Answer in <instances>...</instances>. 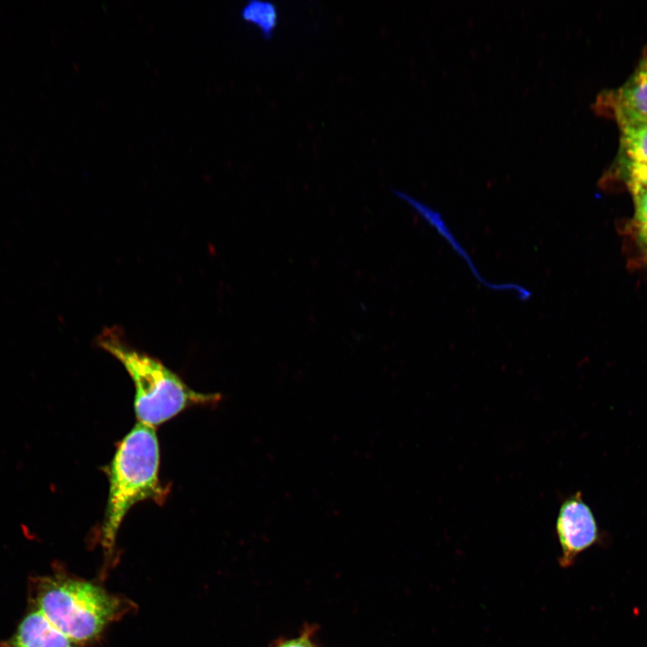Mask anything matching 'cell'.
<instances>
[{"instance_id":"6da1fadb","label":"cell","mask_w":647,"mask_h":647,"mask_svg":"<svg viewBox=\"0 0 647 647\" xmlns=\"http://www.w3.org/2000/svg\"><path fill=\"white\" fill-rule=\"evenodd\" d=\"M159 456L155 429L139 422L118 446L108 468V501L100 536L108 554H111L121 522L134 504L164 501L166 489L158 476Z\"/></svg>"},{"instance_id":"7a4b0ae2","label":"cell","mask_w":647,"mask_h":647,"mask_svg":"<svg viewBox=\"0 0 647 647\" xmlns=\"http://www.w3.org/2000/svg\"><path fill=\"white\" fill-rule=\"evenodd\" d=\"M32 584L33 608L76 644L96 638L127 610L122 598L70 575L38 577Z\"/></svg>"},{"instance_id":"3957f363","label":"cell","mask_w":647,"mask_h":647,"mask_svg":"<svg viewBox=\"0 0 647 647\" xmlns=\"http://www.w3.org/2000/svg\"><path fill=\"white\" fill-rule=\"evenodd\" d=\"M99 341L124 366L133 380L134 409L139 423L154 428L186 408L219 399L218 394L192 390L158 359L128 345L114 330L103 332Z\"/></svg>"},{"instance_id":"277c9868","label":"cell","mask_w":647,"mask_h":647,"mask_svg":"<svg viewBox=\"0 0 647 647\" xmlns=\"http://www.w3.org/2000/svg\"><path fill=\"white\" fill-rule=\"evenodd\" d=\"M562 568L571 567L578 555L596 543L598 528L591 509L577 492L562 501L555 519Z\"/></svg>"},{"instance_id":"5b68a950","label":"cell","mask_w":647,"mask_h":647,"mask_svg":"<svg viewBox=\"0 0 647 647\" xmlns=\"http://www.w3.org/2000/svg\"><path fill=\"white\" fill-rule=\"evenodd\" d=\"M613 111L619 126L647 122V58L613 93Z\"/></svg>"},{"instance_id":"8992f818","label":"cell","mask_w":647,"mask_h":647,"mask_svg":"<svg viewBox=\"0 0 647 647\" xmlns=\"http://www.w3.org/2000/svg\"><path fill=\"white\" fill-rule=\"evenodd\" d=\"M77 644L57 629L39 610L25 615L14 634L1 647H76Z\"/></svg>"},{"instance_id":"52a82bcc","label":"cell","mask_w":647,"mask_h":647,"mask_svg":"<svg viewBox=\"0 0 647 647\" xmlns=\"http://www.w3.org/2000/svg\"><path fill=\"white\" fill-rule=\"evenodd\" d=\"M240 16L266 40L274 36L279 22V8L274 3L265 0L246 2L240 10Z\"/></svg>"},{"instance_id":"ba28073f","label":"cell","mask_w":647,"mask_h":647,"mask_svg":"<svg viewBox=\"0 0 647 647\" xmlns=\"http://www.w3.org/2000/svg\"><path fill=\"white\" fill-rule=\"evenodd\" d=\"M625 158L647 162V122L620 125Z\"/></svg>"},{"instance_id":"9c48e42d","label":"cell","mask_w":647,"mask_h":647,"mask_svg":"<svg viewBox=\"0 0 647 647\" xmlns=\"http://www.w3.org/2000/svg\"><path fill=\"white\" fill-rule=\"evenodd\" d=\"M623 165L628 187L647 189V162L625 158Z\"/></svg>"},{"instance_id":"30bf717a","label":"cell","mask_w":647,"mask_h":647,"mask_svg":"<svg viewBox=\"0 0 647 647\" xmlns=\"http://www.w3.org/2000/svg\"><path fill=\"white\" fill-rule=\"evenodd\" d=\"M634 204L635 226L647 229V189L629 187Z\"/></svg>"},{"instance_id":"8fae6325","label":"cell","mask_w":647,"mask_h":647,"mask_svg":"<svg viewBox=\"0 0 647 647\" xmlns=\"http://www.w3.org/2000/svg\"><path fill=\"white\" fill-rule=\"evenodd\" d=\"M315 630V625H305L298 636L279 640L274 647H317L314 640Z\"/></svg>"},{"instance_id":"7c38bea8","label":"cell","mask_w":647,"mask_h":647,"mask_svg":"<svg viewBox=\"0 0 647 647\" xmlns=\"http://www.w3.org/2000/svg\"><path fill=\"white\" fill-rule=\"evenodd\" d=\"M636 227L637 231V236L640 240V244L643 246L644 250L647 252V229L642 228V227Z\"/></svg>"}]
</instances>
